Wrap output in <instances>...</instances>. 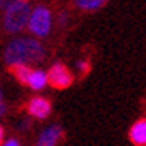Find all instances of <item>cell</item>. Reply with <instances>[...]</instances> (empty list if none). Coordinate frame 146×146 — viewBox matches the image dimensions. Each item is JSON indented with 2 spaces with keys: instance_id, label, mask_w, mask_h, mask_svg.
I'll return each instance as SVG.
<instances>
[{
  "instance_id": "obj_8",
  "label": "cell",
  "mask_w": 146,
  "mask_h": 146,
  "mask_svg": "<svg viewBox=\"0 0 146 146\" xmlns=\"http://www.w3.org/2000/svg\"><path fill=\"white\" fill-rule=\"evenodd\" d=\"M10 72L13 74V77L18 80L20 84L28 86V84H30V77H31L33 69L28 66V64H17V66H10Z\"/></svg>"
},
{
  "instance_id": "obj_15",
  "label": "cell",
  "mask_w": 146,
  "mask_h": 146,
  "mask_svg": "<svg viewBox=\"0 0 146 146\" xmlns=\"http://www.w3.org/2000/svg\"><path fill=\"white\" fill-rule=\"evenodd\" d=\"M66 21H67V17H66V13H62L59 17V25H61V27H64V25H66Z\"/></svg>"
},
{
  "instance_id": "obj_3",
  "label": "cell",
  "mask_w": 146,
  "mask_h": 146,
  "mask_svg": "<svg viewBox=\"0 0 146 146\" xmlns=\"http://www.w3.org/2000/svg\"><path fill=\"white\" fill-rule=\"evenodd\" d=\"M51 25H53V18H51L49 8L38 5L35 10H31L30 20H28V28L35 36H38V38L48 36L51 31Z\"/></svg>"
},
{
  "instance_id": "obj_7",
  "label": "cell",
  "mask_w": 146,
  "mask_h": 146,
  "mask_svg": "<svg viewBox=\"0 0 146 146\" xmlns=\"http://www.w3.org/2000/svg\"><path fill=\"white\" fill-rule=\"evenodd\" d=\"M128 138L133 145L136 146H146V118H139L135 121L130 128Z\"/></svg>"
},
{
  "instance_id": "obj_9",
  "label": "cell",
  "mask_w": 146,
  "mask_h": 146,
  "mask_svg": "<svg viewBox=\"0 0 146 146\" xmlns=\"http://www.w3.org/2000/svg\"><path fill=\"white\" fill-rule=\"evenodd\" d=\"M108 0H74L76 7L80 10H86V12H95L100 10L102 7H105Z\"/></svg>"
},
{
  "instance_id": "obj_14",
  "label": "cell",
  "mask_w": 146,
  "mask_h": 146,
  "mask_svg": "<svg viewBox=\"0 0 146 146\" xmlns=\"http://www.w3.org/2000/svg\"><path fill=\"white\" fill-rule=\"evenodd\" d=\"M5 112H7V105L0 100V117H3V115H5Z\"/></svg>"
},
{
  "instance_id": "obj_5",
  "label": "cell",
  "mask_w": 146,
  "mask_h": 146,
  "mask_svg": "<svg viewBox=\"0 0 146 146\" xmlns=\"http://www.w3.org/2000/svg\"><path fill=\"white\" fill-rule=\"evenodd\" d=\"M51 110H53L51 102L44 97H33V99H30L27 105V112L38 120H44L46 117H49Z\"/></svg>"
},
{
  "instance_id": "obj_4",
  "label": "cell",
  "mask_w": 146,
  "mask_h": 146,
  "mask_svg": "<svg viewBox=\"0 0 146 146\" xmlns=\"http://www.w3.org/2000/svg\"><path fill=\"white\" fill-rule=\"evenodd\" d=\"M46 74H48V84L53 89H58V90H64V89L72 86V82H74V77L71 74V71L62 62L53 64L51 69Z\"/></svg>"
},
{
  "instance_id": "obj_2",
  "label": "cell",
  "mask_w": 146,
  "mask_h": 146,
  "mask_svg": "<svg viewBox=\"0 0 146 146\" xmlns=\"http://www.w3.org/2000/svg\"><path fill=\"white\" fill-rule=\"evenodd\" d=\"M31 15V8L27 0H20L5 10L3 13V28L7 33H20L25 27H28V20Z\"/></svg>"
},
{
  "instance_id": "obj_11",
  "label": "cell",
  "mask_w": 146,
  "mask_h": 146,
  "mask_svg": "<svg viewBox=\"0 0 146 146\" xmlns=\"http://www.w3.org/2000/svg\"><path fill=\"white\" fill-rule=\"evenodd\" d=\"M77 71H79L82 76H86V74L90 71V64H89V61H86V59L79 61V62H77Z\"/></svg>"
},
{
  "instance_id": "obj_13",
  "label": "cell",
  "mask_w": 146,
  "mask_h": 146,
  "mask_svg": "<svg viewBox=\"0 0 146 146\" xmlns=\"http://www.w3.org/2000/svg\"><path fill=\"white\" fill-rule=\"evenodd\" d=\"M20 139H17V138H10L7 139V141H3V146H20Z\"/></svg>"
},
{
  "instance_id": "obj_12",
  "label": "cell",
  "mask_w": 146,
  "mask_h": 146,
  "mask_svg": "<svg viewBox=\"0 0 146 146\" xmlns=\"http://www.w3.org/2000/svg\"><path fill=\"white\" fill-rule=\"evenodd\" d=\"M17 2H20V0H0V10H7L10 5H13Z\"/></svg>"
},
{
  "instance_id": "obj_6",
  "label": "cell",
  "mask_w": 146,
  "mask_h": 146,
  "mask_svg": "<svg viewBox=\"0 0 146 146\" xmlns=\"http://www.w3.org/2000/svg\"><path fill=\"white\" fill-rule=\"evenodd\" d=\"M62 136H64L62 128H61L59 125H51L40 135L36 145L38 146H54L62 139Z\"/></svg>"
},
{
  "instance_id": "obj_16",
  "label": "cell",
  "mask_w": 146,
  "mask_h": 146,
  "mask_svg": "<svg viewBox=\"0 0 146 146\" xmlns=\"http://www.w3.org/2000/svg\"><path fill=\"white\" fill-rule=\"evenodd\" d=\"M3 135H5V131H3V128L0 126V145H3Z\"/></svg>"
},
{
  "instance_id": "obj_10",
  "label": "cell",
  "mask_w": 146,
  "mask_h": 146,
  "mask_svg": "<svg viewBox=\"0 0 146 146\" xmlns=\"http://www.w3.org/2000/svg\"><path fill=\"white\" fill-rule=\"evenodd\" d=\"M48 84V74L43 72V71H33L31 72V77H30V84L28 86L31 87L33 90H41L44 89Z\"/></svg>"
},
{
  "instance_id": "obj_1",
  "label": "cell",
  "mask_w": 146,
  "mask_h": 146,
  "mask_svg": "<svg viewBox=\"0 0 146 146\" xmlns=\"http://www.w3.org/2000/svg\"><path fill=\"white\" fill-rule=\"evenodd\" d=\"M44 48L35 38H17L10 41L3 53V61L8 67L17 64H38L44 59Z\"/></svg>"
}]
</instances>
